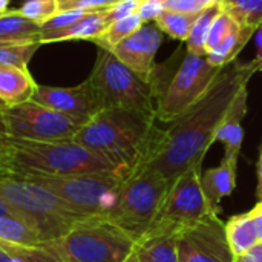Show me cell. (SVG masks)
<instances>
[{"label":"cell","mask_w":262,"mask_h":262,"mask_svg":"<svg viewBox=\"0 0 262 262\" xmlns=\"http://www.w3.org/2000/svg\"><path fill=\"white\" fill-rule=\"evenodd\" d=\"M256 72L253 61L235 60L226 64L201 100L169 123L166 129L161 127L152 155L141 169L160 173L172 186L184 172L201 166L209 147L215 143L216 129Z\"/></svg>","instance_id":"1"},{"label":"cell","mask_w":262,"mask_h":262,"mask_svg":"<svg viewBox=\"0 0 262 262\" xmlns=\"http://www.w3.org/2000/svg\"><path fill=\"white\" fill-rule=\"evenodd\" d=\"M154 117L103 109L80 127L72 141L103 157L124 178L138 172L150 158L161 127Z\"/></svg>","instance_id":"2"},{"label":"cell","mask_w":262,"mask_h":262,"mask_svg":"<svg viewBox=\"0 0 262 262\" xmlns=\"http://www.w3.org/2000/svg\"><path fill=\"white\" fill-rule=\"evenodd\" d=\"M0 172L2 178L29 181L117 170L103 157L75 141L38 143L6 138L0 154Z\"/></svg>","instance_id":"3"},{"label":"cell","mask_w":262,"mask_h":262,"mask_svg":"<svg viewBox=\"0 0 262 262\" xmlns=\"http://www.w3.org/2000/svg\"><path fill=\"white\" fill-rule=\"evenodd\" d=\"M223 68L209 63L204 55H195L186 48L177 52L164 64H157L154 89L157 94V114L160 123H172L212 88Z\"/></svg>","instance_id":"4"},{"label":"cell","mask_w":262,"mask_h":262,"mask_svg":"<svg viewBox=\"0 0 262 262\" xmlns=\"http://www.w3.org/2000/svg\"><path fill=\"white\" fill-rule=\"evenodd\" d=\"M0 198L34 230L40 244L64 236L78 223L88 220L34 181L0 178Z\"/></svg>","instance_id":"5"},{"label":"cell","mask_w":262,"mask_h":262,"mask_svg":"<svg viewBox=\"0 0 262 262\" xmlns=\"http://www.w3.org/2000/svg\"><path fill=\"white\" fill-rule=\"evenodd\" d=\"M40 246L60 262H124L135 252V241L103 218H88L64 236Z\"/></svg>","instance_id":"6"},{"label":"cell","mask_w":262,"mask_h":262,"mask_svg":"<svg viewBox=\"0 0 262 262\" xmlns=\"http://www.w3.org/2000/svg\"><path fill=\"white\" fill-rule=\"evenodd\" d=\"M88 81L101 111L124 109L155 118L157 94L154 84L124 66L111 51L98 48Z\"/></svg>","instance_id":"7"},{"label":"cell","mask_w":262,"mask_h":262,"mask_svg":"<svg viewBox=\"0 0 262 262\" xmlns=\"http://www.w3.org/2000/svg\"><path fill=\"white\" fill-rule=\"evenodd\" d=\"M170 184L160 173L141 169L124 180L118 200L107 216L135 244L154 226Z\"/></svg>","instance_id":"8"},{"label":"cell","mask_w":262,"mask_h":262,"mask_svg":"<svg viewBox=\"0 0 262 262\" xmlns=\"http://www.w3.org/2000/svg\"><path fill=\"white\" fill-rule=\"evenodd\" d=\"M124 180L126 178L117 172H97L61 178H38L29 181L46 187L69 209L84 218L107 220L118 200V193Z\"/></svg>","instance_id":"9"},{"label":"cell","mask_w":262,"mask_h":262,"mask_svg":"<svg viewBox=\"0 0 262 262\" xmlns=\"http://www.w3.org/2000/svg\"><path fill=\"white\" fill-rule=\"evenodd\" d=\"M200 173L201 166H195L172 183L149 232L180 233L210 215H218L210 207L201 190Z\"/></svg>","instance_id":"10"},{"label":"cell","mask_w":262,"mask_h":262,"mask_svg":"<svg viewBox=\"0 0 262 262\" xmlns=\"http://www.w3.org/2000/svg\"><path fill=\"white\" fill-rule=\"evenodd\" d=\"M2 118L8 138L52 143L72 141L81 124L35 101L3 107Z\"/></svg>","instance_id":"11"},{"label":"cell","mask_w":262,"mask_h":262,"mask_svg":"<svg viewBox=\"0 0 262 262\" xmlns=\"http://www.w3.org/2000/svg\"><path fill=\"white\" fill-rule=\"evenodd\" d=\"M178 262H233L224 223L210 215L201 223L184 229L177 239Z\"/></svg>","instance_id":"12"},{"label":"cell","mask_w":262,"mask_h":262,"mask_svg":"<svg viewBox=\"0 0 262 262\" xmlns=\"http://www.w3.org/2000/svg\"><path fill=\"white\" fill-rule=\"evenodd\" d=\"M32 101L58 112L81 126L101 111L88 80L74 88L37 84Z\"/></svg>","instance_id":"13"},{"label":"cell","mask_w":262,"mask_h":262,"mask_svg":"<svg viewBox=\"0 0 262 262\" xmlns=\"http://www.w3.org/2000/svg\"><path fill=\"white\" fill-rule=\"evenodd\" d=\"M163 43V32L154 23H144L137 32L120 41L111 52L143 80L152 83L157 63L155 55Z\"/></svg>","instance_id":"14"},{"label":"cell","mask_w":262,"mask_h":262,"mask_svg":"<svg viewBox=\"0 0 262 262\" xmlns=\"http://www.w3.org/2000/svg\"><path fill=\"white\" fill-rule=\"evenodd\" d=\"M236 167L238 158L224 155V160L218 167H212L204 172L201 170L200 173L201 190L207 203L216 213L221 212V200L232 195V192L236 187Z\"/></svg>","instance_id":"15"},{"label":"cell","mask_w":262,"mask_h":262,"mask_svg":"<svg viewBox=\"0 0 262 262\" xmlns=\"http://www.w3.org/2000/svg\"><path fill=\"white\" fill-rule=\"evenodd\" d=\"M247 100H249V86H246L238 94L227 115L224 117L220 127L216 129L215 141L223 143L226 149V157L239 158L243 140H244L243 120L247 114Z\"/></svg>","instance_id":"16"},{"label":"cell","mask_w":262,"mask_h":262,"mask_svg":"<svg viewBox=\"0 0 262 262\" xmlns=\"http://www.w3.org/2000/svg\"><path fill=\"white\" fill-rule=\"evenodd\" d=\"M35 88L37 83L34 81L28 68L21 69L0 64V101L5 104V107L31 101Z\"/></svg>","instance_id":"17"},{"label":"cell","mask_w":262,"mask_h":262,"mask_svg":"<svg viewBox=\"0 0 262 262\" xmlns=\"http://www.w3.org/2000/svg\"><path fill=\"white\" fill-rule=\"evenodd\" d=\"M106 28L107 26L104 23L103 9H101V11L86 14L84 17H81L80 20H77L75 23H72V25H69L66 28L40 32L38 41L41 45L57 43V41H71V40H89V41H94Z\"/></svg>","instance_id":"18"},{"label":"cell","mask_w":262,"mask_h":262,"mask_svg":"<svg viewBox=\"0 0 262 262\" xmlns=\"http://www.w3.org/2000/svg\"><path fill=\"white\" fill-rule=\"evenodd\" d=\"M178 233L147 232L137 244L138 262H178Z\"/></svg>","instance_id":"19"},{"label":"cell","mask_w":262,"mask_h":262,"mask_svg":"<svg viewBox=\"0 0 262 262\" xmlns=\"http://www.w3.org/2000/svg\"><path fill=\"white\" fill-rule=\"evenodd\" d=\"M224 230L233 256L246 253L259 243L255 221L249 212L232 216L227 223H224Z\"/></svg>","instance_id":"20"},{"label":"cell","mask_w":262,"mask_h":262,"mask_svg":"<svg viewBox=\"0 0 262 262\" xmlns=\"http://www.w3.org/2000/svg\"><path fill=\"white\" fill-rule=\"evenodd\" d=\"M40 32V25L21 15L18 9L0 14V41H38Z\"/></svg>","instance_id":"21"},{"label":"cell","mask_w":262,"mask_h":262,"mask_svg":"<svg viewBox=\"0 0 262 262\" xmlns=\"http://www.w3.org/2000/svg\"><path fill=\"white\" fill-rule=\"evenodd\" d=\"M0 246L3 247H37L40 241L34 230L17 216H0Z\"/></svg>","instance_id":"22"},{"label":"cell","mask_w":262,"mask_h":262,"mask_svg":"<svg viewBox=\"0 0 262 262\" xmlns=\"http://www.w3.org/2000/svg\"><path fill=\"white\" fill-rule=\"evenodd\" d=\"M221 6L241 28L253 34L262 25V0H223Z\"/></svg>","instance_id":"23"},{"label":"cell","mask_w":262,"mask_h":262,"mask_svg":"<svg viewBox=\"0 0 262 262\" xmlns=\"http://www.w3.org/2000/svg\"><path fill=\"white\" fill-rule=\"evenodd\" d=\"M196 17L198 14H187L181 11L166 9L154 20V25L170 38L186 41Z\"/></svg>","instance_id":"24"},{"label":"cell","mask_w":262,"mask_h":262,"mask_svg":"<svg viewBox=\"0 0 262 262\" xmlns=\"http://www.w3.org/2000/svg\"><path fill=\"white\" fill-rule=\"evenodd\" d=\"M221 11V3L210 6L207 9H204L203 12L198 14L190 34L186 40V51L195 55H204L206 57V43H207V35L212 26V21L215 20V17L218 15V12Z\"/></svg>","instance_id":"25"},{"label":"cell","mask_w":262,"mask_h":262,"mask_svg":"<svg viewBox=\"0 0 262 262\" xmlns=\"http://www.w3.org/2000/svg\"><path fill=\"white\" fill-rule=\"evenodd\" d=\"M143 20L140 18L138 14H132L129 17H124L112 25H109L95 40L94 43L101 48V49H107L112 51L120 41H123L124 38H127L129 35H132L134 32H137L141 26H143Z\"/></svg>","instance_id":"26"},{"label":"cell","mask_w":262,"mask_h":262,"mask_svg":"<svg viewBox=\"0 0 262 262\" xmlns=\"http://www.w3.org/2000/svg\"><path fill=\"white\" fill-rule=\"evenodd\" d=\"M40 46V41H0V64L26 69Z\"/></svg>","instance_id":"27"},{"label":"cell","mask_w":262,"mask_h":262,"mask_svg":"<svg viewBox=\"0 0 262 262\" xmlns=\"http://www.w3.org/2000/svg\"><path fill=\"white\" fill-rule=\"evenodd\" d=\"M239 25L223 9L218 12V15L215 17V20L212 21L209 35H207V43H206V54L213 51L220 43H223L235 29H238Z\"/></svg>","instance_id":"28"},{"label":"cell","mask_w":262,"mask_h":262,"mask_svg":"<svg viewBox=\"0 0 262 262\" xmlns=\"http://www.w3.org/2000/svg\"><path fill=\"white\" fill-rule=\"evenodd\" d=\"M18 12L41 26L60 11L57 0H26L18 8Z\"/></svg>","instance_id":"29"},{"label":"cell","mask_w":262,"mask_h":262,"mask_svg":"<svg viewBox=\"0 0 262 262\" xmlns=\"http://www.w3.org/2000/svg\"><path fill=\"white\" fill-rule=\"evenodd\" d=\"M140 3H141V0H117L111 6L103 9V18H104L106 26H109L124 17H129L132 14H137Z\"/></svg>","instance_id":"30"},{"label":"cell","mask_w":262,"mask_h":262,"mask_svg":"<svg viewBox=\"0 0 262 262\" xmlns=\"http://www.w3.org/2000/svg\"><path fill=\"white\" fill-rule=\"evenodd\" d=\"M166 9L181 11L187 14H200L204 9L223 3V0H163Z\"/></svg>","instance_id":"31"},{"label":"cell","mask_w":262,"mask_h":262,"mask_svg":"<svg viewBox=\"0 0 262 262\" xmlns=\"http://www.w3.org/2000/svg\"><path fill=\"white\" fill-rule=\"evenodd\" d=\"M117 0H57L58 11H84L95 12L106 9Z\"/></svg>","instance_id":"32"},{"label":"cell","mask_w":262,"mask_h":262,"mask_svg":"<svg viewBox=\"0 0 262 262\" xmlns=\"http://www.w3.org/2000/svg\"><path fill=\"white\" fill-rule=\"evenodd\" d=\"M86 14H89V12H84V11H61V12H57L54 17H51L49 20H46L40 26L41 28V32L66 28V26L75 23L77 20H80L81 17H84Z\"/></svg>","instance_id":"33"},{"label":"cell","mask_w":262,"mask_h":262,"mask_svg":"<svg viewBox=\"0 0 262 262\" xmlns=\"http://www.w3.org/2000/svg\"><path fill=\"white\" fill-rule=\"evenodd\" d=\"M18 256L25 262H60L51 252H48L43 246L17 249Z\"/></svg>","instance_id":"34"},{"label":"cell","mask_w":262,"mask_h":262,"mask_svg":"<svg viewBox=\"0 0 262 262\" xmlns=\"http://www.w3.org/2000/svg\"><path fill=\"white\" fill-rule=\"evenodd\" d=\"M163 11H166L163 0H141L137 14L140 15L143 23H154V20Z\"/></svg>","instance_id":"35"},{"label":"cell","mask_w":262,"mask_h":262,"mask_svg":"<svg viewBox=\"0 0 262 262\" xmlns=\"http://www.w3.org/2000/svg\"><path fill=\"white\" fill-rule=\"evenodd\" d=\"M233 262H262V241H259L256 246H253L246 253L235 256Z\"/></svg>","instance_id":"36"},{"label":"cell","mask_w":262,"mask_h":262,"mask_svg":"<svg viewBox=\"0 0 262 262\" xmlns=\"http://www.w3.org/2000/svg\"><path fill=\"white\" fill-rule=\"evenodd\" d=\"M17 249L20 247H3L0 246V262H25L17 253Z\"/></svg>","instance_id":"37"},{"label":"cell","mask_w":262,"mask_h":262,"mask_svg":"<svg viewBox=\"0 0 262 262\" xmlns=\"http://www.w3.org/2000/svg\"><path fill=\"white\" fill-rule=\"evenodd\" d=\"M255 37H256V57L252 61L255 63L258 72H262V25L255 32Z\"/></svg>","instance_id":"38"},{"label":"cell","mask_w":262,"mask_h":262,"mask_svg":"<svg viewBox=\"0 0 262 262\" xmlns=\"http://www.w3.org/2000/svg\"><path fill=\"white\" fill-rule=\"evenodd\" d=\"M249 213H250L252 220L255 221V226H256V230H258L259 241H262V201H259Z\"/></svg>","instance_id":"39"},{"label":"cell","mask_w":262,"mask_h":262,"mask_svg":"<svg viewBox=\"0 0 262 262\" xmlns=\"http://www.w3.org/2000/svg\"><path fill=\"white\" fill-rule=\"evenodd\" d=\"M258 189H256V195L259 198V201H262V150L259 154V160H258Z\"/></svg>","instance_id":"40"},{"label":"cell","mask_w":262,"mask_h":262,"mask_svg":"<svg viewBox=\"0 0 262 262\" xmlns=\"http://www.w3.org/2000/svg\"><path fill=\"white\" fill-rule=\"evenodd\" d=\"M0 216H17L15 213H14V210L0 198Z\"/></svg>","instance_id":"41"},{"label":"cell","mask_w":262,"mask_h":262,"mask_svg":"<svg viewBox=\"0 0 262 262\" xmlns=\"http://www.w3.org/2000/svg\"><path fill=\"white\" fill-rule=\"evenodd\" d=\"M6 138H8V135H6V129L3 124V118H2V109H0V141H5Z\"/></svg>","instance_id":"42"},{"label":"cell","mask_w":262,"mask_h":262,"mask_svg":"<svg viewBox=\"0 0 262 262\" xmlns=\"http://www.w3.org/2000/svg\"><path fill=\"white\" fill-rule=\"evenodd\" d=\"M9 2H11V0H0V14L6 12V11L9 9V8H8V6H9Z\"/></svg>","instance_id":"43"},{"label":"cell","mask_w":262,"mask_h":262,"mask_svg":"<svg viewBox=\"0 0 262 262\" xmlns=\"http://www.w3.org/2000/svg\"><path fill=\"white\" fill-rule=\"evenodd\" d=\"M124 262H138V258H137L135 252H134V253H132V255H130V256H129V258H127Z\"/></svg>","instance_id":"44"},{"label":"cell","mask_w":262,"mask_h":262,"mask_svg":"<svg viewBox=\"0 0 262 262\" xmlns=\"http://www.w3.org/2000/svg\"><path fill=\"white\" fill-rule=\"evenodd\" d=\"M2 150H3V141H0V154H2Z\"/></svg>","instance_id":"45"},{"label":"cell","mask_w":262,"mask_h":262,"mask_svg":"<svg viewBox=\"0 0 262 262\" xmlns=\"http://www.w3.org/2000/svg\"><path fill=\"white\" fill-rule=\"evenodd\" d=\"M3 107H5V104H3V103L0 101V109H3Z\"/></svg>","instance_id":"46"},{"label":"cell","mask_w":262,"mask_h":262,"mask_svg":"<svg viewBox=\"0 0 262 262\" xmlns=\"http://www.w3.org/2000/svg\"><path fill=\"white\" fill-rule=\"evenodd\" d=\"M0 178H2V172H0Z\"/></svg>","instance_id":"47"}]
</instances>
